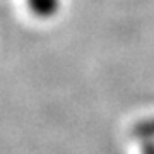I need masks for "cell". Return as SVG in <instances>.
I'll list each match as a JSON object with an SVG mask.
<instances>
[{
  "instance_id": "6da1fadb",
  "label": "cell",
  "mask_w": 154,
  "mask_h": 154,
  "mask_svg": "<svg viewBox=\"0 0 154 154\" xmlns=\"http://www.w3.org/2000/svg\"><path fill=\"white\" fill-rule=\"evenodd\" d=\"M29 11L39 19H50L60 9V0H28Z\"/></svg>"
}]
</instances>
